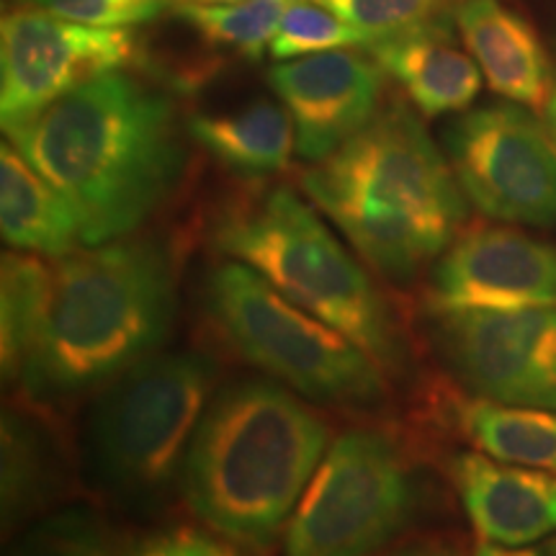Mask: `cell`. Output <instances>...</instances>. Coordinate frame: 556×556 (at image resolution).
I'll list each match as a JSON object with an SVG mask.
<instances>
[{
	"label": "cell",
	"instance_id": "6da1fadb",
	"mask_svg": "<svg viewBox=\"0 0 556 556\" xmlns=\"http://www.w3.org/2000/svg\"><path fill=\"white\" fill-rule=\"evenodd\" d=\"M3 129L73 208L83 245L129 238L170 199L186 168L176 101L124 70Z\"/></svg>",
	"mask_w": 556,
	"mask_h": 556
},
{
	"label": "cell",
	"instance_id": "7a4b0ae2",
	"mask_svg": "<svg viewBox=\"0 0 556 556\" xmlns=\"http://www.w3.org/2000/svg\"><path fill=\"white\" fill-rule=\"evenodd\" d=\"M302 189L368 266L397 283L454 245L467 217L454 168L407 103L381 109L304 173Z\"/></svg>",
	"mask_w": 556,
	"mask_h": 556
},
{
	"label": "cell",
	"instance_id": "3957f363",
	"mask_svg": "<svg viewBox=\"0 0 556 556\" xmlns=\"http://www.w3.org/2000/svg\"><path fill=\"white\" fill-rule=\"evenodd\" d=\"M328 426L278 381L227 384L208 402L180 469V495L201 523L270 548L328 451Z\"/></svg>",
	"mask_w": 556,
	"mask_h": 556
},
{
	"label": "cell",
	"instance_id": "277c9868",
	"mask_svg": "<svg viewBox=\"0 0 556 556\" xmlns=\"http://www.w3.org/2000/svg\"><path fill=\"white\" fill-rule=\"evenodd\" d=\"M176 315V266L155 240L86 245L52 268V294L24 392L70 400L155 356Z\"/></svg>",
	"mask_w": 556,
	"mask_h": 556
},
{
	"label": "cell",
	"instance_id": "5b68a950",
	"mask_svg": "<svg viewBox=\"0 0 556 556\" xmlns=\"http://www.w3.org/2000/svg\"><path fill=\"white\" fill-rule=\"evenodd\" d=\"M214 242L225 258L245 263L358 343L387 377L407 368L405 336L374 278L294 191L274 189L232 206L214 225Z\"/></svg>",
	"mask_w": 556,
	"mask_h": 556
},
{
	"label": "cell",
	"instance_id": "8992f818",
	"mask_svg": "<svg viewBox=\"0 0 556 556\" xmlns=\"http://www.w3.org/2000/svg\"><path fill=\"white\" fill-rule=\"evenodd\" d=\"M217 374L204 353H155L103 387L83 435L90 484L122 505H155L180 479Z\"/></svg>",
	"mask_w": 556,
	"mask_h": 556
},
{
	"label": "cell",
	"instance_id": "52a82bcc",
	"mask_svg": "<svg viewBox=\"0 0 556 556\" xmlns=\"http://www.w3.org/2000/svg\"><path fill=\"white\" fill-rule=\"evenodd\" d=\"M204 309L222 343L281 387L328 407L368 409L387 400V374L343 336L245 263L208 270Z\"/></svg>",
	"mask_w": 556,
	"mask_h": 556
},
{
	"label": "cell",
	"instance_id": "ba28073f",
	"mask_svg": "<svg viewBox=\"0 0 556 556\" xmlns=\"http://www.w3.org/2000/svg\"><path fill=\"white\" fill-rule=\"evenodd\" d=\"M422 507L420 477L389 433L353 428L325 451L283 531V556H377Z\"/></svg>",
	"mask_w": 556,
	"mask_h": 556
},
{
	"label": "cell",
	"instance_id": "9c48e42d",
	"mask_svg": "<svg viewBox=\"0 0 556 556\" xmlns=\"http://www.w3.org/2000/svg\"><path fill=\"white\" fill-rule=\"evenodd\" d=\"M443 142L464 197L479 212L507 225L556 227V142L526 106L464 111Z\"/></svg>",
	"mask_w": 556,
	"mask_h": 556
},
{
	"label": "cell",
	"instance_id": "30bf717a",
	"mask_svg": "<svg viewBox=\"0 0 556 556\" xmlns=\"http://www.w3.org/2000/svg\"><path fill=\"white\" fill-rule=\"evenodd\" d=\"M430 338L479 400L556 413V307L430 312Z\"/></svg>",
	"mask_w": 556,
	"mask_h": 556
},
{
	"label": "cell",
	"instance_id": "8fae6325",
	"mask_svg": "<svg viewBox=\"0 0 556 556\" xmlns=\"http://www.w3.org/2000/svg\"><path fill=\"white\" fill-rule=\"evenodd\" d=\"M135 39L124 29H96L41 9H21L0 24V114L3 127L37 114L73 88L124 70Z\"/></svg>",
	"mask_w": 556,
	"mask_h": 556
},
{
	"label": "cell",
	"instance_id": "7c38bea8",
	"mask_svg": "<svg viewBox=\"0 0 556 556\" xmlns=\"http://www.w3.org/2000/svg\"><path fill=\"white\" fill-rule=\"evenodd\" d=\"M428 312L556 307V245L484 227L454 240L428 283Z\"/></svg>",
	"mask_w": 556,
	"mask_h": 556
},
{
	"label": "cell",
	"instance_id": "4fadbf2b",
	"mask_svg": "<svg viewBox=\"0 0 556 556\" xmlns=\"http://www.w3.org/2000/svg\"><path fill=\"white\" fill-rule=\"evenodd\" d=\"M384 67L353 47L281 60L268 83L294 122L299 157L319 163L379 114Z\"/></svg>",
	"mask_w": 556,
	"mask_h": 556
},
{
	"label": "cell",
	"instance_id": "5bb4252c",
	"mask_svg": "<svg viewBox=\"0 0 556 556\" xmlns=\"http://www.w3.org/2000/svg\"><path fill=\"white\" fill-rule=\"evenodd\" d=\"M451 479L482 544L523 548L556 536V471L516 467L477 451L451 462Z\"/></svg>",
	"mask_w": 556,
	"mask_h": 556
},
{
	"label": "cell",
	"instance_id": "9a60e30c",
	"mask_svg": "<svg viewBox=\"0 0 556 556\" xmlns=\"http://www.w3.org/2000/svg\"><path fill=\"white\" fill-rule=\"evenodd\" d=\"M366 50L426 116L467 111L482 90V70L438 18L374 39Z\"/></svg>",
	"mask_w": 556,
	"mask_h": 556
},
{
	"label": "cell",
	"instance_id": "2e32d148",
	"mask_svg": "<svg viewBox=\"0 0 556 556\" xmlns=\"http://www.w3.org/2000/svg\"><path fill=\"white\" fill-rule=\"evenodd\" d=\"M454 24L486 86L520 106H544L554 90L552 65L536 29L503 0H462Z\"/></svg>",
	"mask_w": 556,
	"mask_h": 556
},
{
	"label": "cell",
	"instance_id": "e0dca14e",
	"mask_svg": "<svg viewBox=\"0 0 556 556\" xmlns=\"http://www.w3.org/2000/svg\"><path fill=\"white\" fill-rule=\"evenodd\" d=\"M0 458L3 528L16 533L65 497L70 462L50 422L18 405L3 409Z\"/></svg>",
	"mask_w": 556,
	"mask_h": 556
},
{
	"label": "cell",
	"instance_id": "ac0fdd59",
	"mask_svg": "<svg viewBox=\"0 0 556 556\" xmlns=\"http://www.w3.org/2000/svg\"><path fill=\"white\" fill-rule=\"evenodd\" d=\"M0 225L3 240L24 253L65 258L83 245L73 208L11 142L0 148Z\"/></svg>",
	"mask_w": 556,
	"mask_h": 556
},
{
	"label": "cell",
	"instance_id": "d6986e66",
	"mask_svg": "<svg viewBox=\"0 0 556 556\" xmlns=\"http://www.w3.org/2000/svg\"><path fill=\"white\" fill-rule=\"evenodd\" d=\"M189 135L219 165L248 178L281 173L296 152L294 122L287 106L268 99L191 116Z\"/></svg>",
	"mask_w": 556,
	"mask_h": 556
},
{
	"label": "cell",
	"instance_id": "ffe728a7",
	"mask_svg": "<svg viewBox=\"0 0 556 556\" xmlns=\"http://www.w3.org/2000/svg\"><path fill=\"white\" fill-rule=\"evenodd\" d=\"M52 268L37 255L9 250L0 263V364L3 379L21 384L47 325Z\"/></svg>",
	"mask_w": 556,
	"mask_h": 556
},
{
	"label": "cell",
	"instance_id": "44dd1931",
	"mask_svg": "<svg viewBox=\"0 0 556 556\" xmlns=\"http://www.w3.org/2000/svg\"><path fill=\"white\" fill-rule=\"evenodd\" d=\"M456 426L479 454L495 462L556 471L554 409L471 400L456 407Z\"/></svg>",
	"mask_w": 556,
	"mask_h": 556
},
{
	"label": "cell",
	"instance_id": "7402d4cb",
	"mask_svg": "<svg viewBox=\"0 0 556 556\" xmlns=\"http://www.w3.org/2000/svg\"><path fill=\"white\" fill-rule=\"evenodd\" d=\"M5 556H127L114 528L88 505H67L26 523Z\"/></svg>",
	"mask_w": 556,
	"mask_h": 556
},
{
	"label": "cell",
	"instance_id": "603a6c76",
	"mask_svg": "<svg viewBox=\"0 0 556 556\" xmlns=\"http://www.w3.org/2000/svg\"><path fill=\"white\" fill-rule=\"evenodd\" d=\"M291 0H242V3H197L176 0V13L212 45L229 47L250 60L274 41Z\"/></svg>",
	"mask_w": 556,
	"mask_h": 556
},
{
	"label": "cell",
	"instance_id": "cb8c5ba5",
	"mask_svg": "<svg viewBox=\"0 0 556 556\" xmlns=\"http://www.w3.org/2000/svg\"><path fill=\"white\" fill-rule=\"evenodd\" d=\"M371 41V34L348 24L317 0H291L268 50L276 60H294L317 52L345 50V47L366 50Z\"/></svg>",
	"mask_w": 556,
	"mask_h": 556
},
{
	"label": "cell",
	"instance_id": "d4e9b609",
	"mask_svg": "<svg viewBox=\"0 0 556 556\" xmlns=\"http://www.w3.org/2000/svg\"><path fill=\"white\" fill-rule=\"evenodd\" d=\"M374 39L426 24L446 0H317Z\"/></svg>",
	"mask_w": 556,
	"mask_h": 556
},
{
	"label": "cell",
	"instance_id": "484cf974",
	"mask_svg": "<svg viewBox=\"0 0 556 556\" xmlns=\"http://www.w3.org/2000/svg\"><path fill=\"white\" fill-rule=\"evenodd\" d=\"M258 552L208 526L170 523L139 536L127 556H261Z\"/></svg>",
	"mask_w": 556,
	"mask_h": 556
},
{
	"label": "cell",
	"instance_id": "4316f807",
	"mask_svg": "<svg viewBox=\"0 0 556 556\" xmlns=\"http://www.w3.org/2000/svg\"><path fill=\"white\" fill-rule=\"evenodd\" d=\"M29 5L96 29H124L163 16L176 0H29Z\"/></svg>",
	"mask_w": 556,
	"mask_h": 556
},
{
	"label": "cell",
	"instance_id": "83f0119b",
	"mask_svg": "<svg viewBox=\"0 0 556 556\" xmlns=\"http://www.w3.org/2000/svg\"><path fill=\"white\" fill-rule=\"evenodd\" d=\"M377 556H469L467 546L462 541L448 536H415L407 541H397V544L387 546L384 552Z\"/></svg>",
	"mask_w": 556,
	"mask_h": 556
},
{
	"label": "cell",
	"instance_id": "f1b7e54d",
	"mask_svg": "<svg viewBox=\"0 0 556 556\" xmlns=\"http://www.w3.org/2000/svg\"><path fill=\"white\" fill-rule=\"evenodd\" d=\"M471 556H556V536L544 541L536 546H523V548H505L495 544H482Z\"/></svg>",
	"mask_w": 556,
	"mask_h": 556
},
{
	"label": "cell",
	"instance_id": "f546056e",
	"mask_svg": "<svg viewBox=\"0 0 556 556\" xmlns=\"http://www.w3.org/2000/svg\"><path fill=\"white\" fill-rule=\"evenodd\" d=\"M546 119H548V131H552V137L556 142V80H554V90H552V96H548V103H546Z\"/></svg>",
	"mask_w": 556,
	"mask_h": 556
},
{
	"label": "cell",
	"instance_id": "4dcf8cb0",
	"mask_svg": "<svg viewBox=\"0 0 556 556\" xmlns=\"http://www.w3.org/2000/svg\"><path fill=\"white\" fill-rule=\"evenodd\" d=\"M197 3H242V0H197Z\"/></svg>",
	"mask_w": 556,
	"mask_h": 556
},
{
	"label": "cell",
	"instance_id": "1f68e13d",
	"mask_svg": "<svg viewBox=\"0 0 556 556\" xmlns=\"http://www.w3.org/2000/svg\"><path fill=\"white\" fill-rule=\"evenodd\" d=\"M3 3H5V5H11V3H18V0H3Z\"/></svg>",
	"mask_w": 556,
	"mask_h": 556
}]
</instances>
